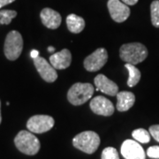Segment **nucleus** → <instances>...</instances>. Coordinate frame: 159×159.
<instances>
[{"label":"nucleus","mask_w":159,"mask_h":159,"mask_svg":"<svg viewBox=\"0 0 159 159\" xmlns=\"http://www.w3.org/2000/svg\"><path fill=\"white\" fill-rule=\"evenodd\" d=\"M1 121H2V117H1V102H0V124H1Z\"/></svg>","instance_id":"obj_28"},{"label":"nucleus","mask_w":159,"mask_h":159,"mask_svg":"<svg viewBox=\"0 0 159 159\" xmlns=\"http://www.w3.org/2000/svg\"><path fill=\"white\" fill-rule=\"evenodd\" d=\"M102 159H119V153L115 148H105L102 152Z\"/></svg>","instance_id":"obj_21"},{"label":"nucleus","mask_w":159,"mask_h":159,"mask_svg":"<svg viewBox=\"0 0 159 159\" xmlns=\"http://www.w3.org/2000/svg\"><path fill=\"white\" fill-rule=\"evenodd\" d=\"M23 49V39L18 31H11L6 35L4 51L9 60H16L20 56Z\"/></svg>","instance_id":"obj_5"},{"label":"nucleus","mask_w":159,"mask_h":159,"mask_svg":"<svg viewBox=\"0 0 159 159\" xmlns=\"http://www.w3.org/2000/svg\"><path fill=\"white\" fill-rule=\"evenodd\" d=\"M30 56H31L32 58H35V57H37L39 56V52L36 50H33V51H31V53H30Z\"/></svg>","instance_id":"obj_26"},{"label":"nucleus","mask_w":159,"mask_h":159,"mask_svg":"<svg viewBox=\"0 0 159 159\" xmlns=\"http://www.w3.org/2000/svg\"><path fill=\"white\" fill-rule=\"evenodd\" d=\"M89 106L91 111L97 115L109 117L114 113L113 103L104 97L99 96L93 98Z\"/></svg>","instance_id":"obj_11"},{"label":"nucleus","mask_w":159,"mask_h":159,"mask_svg":"<svg viewBox=\"0 0 159 159\" xmlns=\"http://www.w3.org/2000/svg\"><path fill=\"white\" fill-rule=\"evenodd\" d=\"M132 136L134 137V139L136 142H141V143H148V142H150L149 132L143 129V128H138V129L133 131Z\"/></svg>","instance_id":"obj_18"},{"label":"nucleus","mask_w":159,"mask_h":159,"mask_svg":"<svg viewBox=\"0 0 159 159\" xmlns=\"http://www.w3.org/2000/svg\"><path fill=\"white\" fill-rule=\"evenodd\" d=\"M34 64L40 76L47 82H54L57 79V74L56 69L51 66L44 57L38 56L34 58Z\"/></svg>","instance_id":"obj_9"},{"label":"nucleus","mask_w":159,"mask_h":159,"mask_svg":"<svg viewBox=\"0 0 159 159\" xmlns=\"http://www.w3.org/2000/svg\"><path fill=\"white\" fill-rule=\"evenodd\" d=\"M147 155L151 158H159V146L149 147L147 150Z\"/></svg>","instance_id":"obj_22"},{"label":"nucleus","mask_w":159,"mask_h":159,"mask_svg":"<svg viewBox=\"0 0 159 159\" xmlns=\"http://www.w3.org/2000/svg\"><path fill=\"white\" fill-rule=\"evenodd\" d=\"M121 154L125 159H145L144 149L136 141L125 140L121 146Z\"/></svg>","instance_id":"obj_10"},{"label":"nucleus","mask_w":159,"mask_h":159,"mask_svg":"<svg viewBox=\"0 0 159 159\" xmlns=\"http://www.w3.org/2000/svg\"><path fill=\"white\" fill-rule=\"evenodd\" d=\"M40 17L43 24L50 29H57L61 24V16L57 11L51 8H44L41 11Z\"/></svg>","instance_id":"obj_14"},{"label":"nucleus","mask_w":159,"mask_h":159,"mask_svg":"<svg viewBox=\"0 0 159 159\" xmlns=\"http://www.w3.org/2000/svg\"><path fill=\"white\" fill-rule=\"evenodd\" d=\"M95 89L90 83L78 82L70 88L67 93V99L73 105H81L90 99Z\"/></svg>","instance_id":"obj_4"},{"label":"nucleus","mask_w":159,"mask_h":159,"mask_svg":"<svg viewBox=\"0 0 159 159\" xmlns=\"http://www.w3.org/2000/svg\"><path fill=\"white\" fill-rule=\"evenodd\" d=\"M120 58L126 64L135 66L146 59L148 57V50L140 43H125L119 50Z\"/></svg>","instance_id":"obj_1"},{"label":"nucleus","mask_w":159,"mask_h":159,"mask_svg":"<svg viewBox=\"0 0 159 159\" xmlns=\"http://www.w3.org/2000/svg\"><path fill=\"white\" fill-rule=\"evenodd\" d=\"M17 12L13 10H1L0 11V25H8L16 17Z\"/></svg>","instance_id":"obj_19"},{"label":"nucleus","mask_w":159,"mask_h":159,"mask_svg":"<svg viewBox=\"0 0 159 159\" xmlns=\"http://www.w3.org/2000/svg\"><path fill=\"white\" fill-rule=\"evenodd\" d=\"M122 2L127 6H134L135 4H137L138 0H122Z\"/></svg>","instance_id":"obj_25"},{"label":"nucleus","mask_w":159,"mask_h":159,"mask_svg":"<svg viewBox=\"0 0 159 159\" xmlns=\"http://www.w3.org/2000/svg\"><path fill=\"white\" fill-rule=\"evenodd\" d=\"M125 67H126V69L128 70V73H129V78L127 80V85L131 88L134 87L138 84V82L141 80V76H142L141 72L134 65H131V64H125Z\"/></svg>","instance_id":"obj_17"},{"label":"nucleus","mask_w":159,"mask_h":159,"mask_svg":"<svg viewBox=\"0 0 159 159\" xmlns=\"http://www.w3.org/2000/svg\"><path fill=\"white\" fill-rule=\"evenodd\" d=\"M14 143L20 152L29 156H34L38 153L41 147L37 137L29 131H20L15 137Z\"/></svg>","instance_id":"obj_2"},{"label":"nucleus","mask_w":159,"mask_h":159,"mask_svg":"<svg viewBox=\"0 0 159 159\" xmlns=\"http://www.w3.org/2000/svg\"><path fill=\"white\" fill-rule=\"evenodd\" d=\"M73 145L82 152L93 154L100 145V137L93 131H85L74 137Z\"/></svg>","instance_id":"obj_3"},{"label":"nucleus","mask_w":159,"mask_h":159,"mask_svg":"<svg viewBox=\"0 0 159 159\" xmlns=\"http://www.w3.org/2000/svg\"><path fill=\"white\" fill-rule=\"evenodd\" d=\"M148 132L150 135L153 137L157 142H159V125H151L148 129Z\"/></svg>","instance_id":"obj_23"},{"label":"nucleus","mask_w":159,"mask_h":159,"mask_svg":"<svg viewBox=\"0 0 159 159\" xmlns=\"http://www.w3.org/2000/svg\"><path fill=\"white\" fill-rule=\"evenodd\" d=\"M15 0H0V8H2L3 6H7L9 4H11L12 2H14Z\"/></svg>","instance_id":"obj_24"},{"label":"nucleus","mask_w":159,"mask_h":159,"mask_svg":"<svg viewBox=\"0 0 159 159\" xmlns=\"http://www.w3.org/2000/svg\"><path fill=\"white\" fill-rule=\"evenodd\" d=\"M66 25L70 32L79 34L85 28V20L76 14H69L66 18Z\"/></svg>","instance_id":"obj_16"},{"label":"nucleus","mask_w":159,"mask_h":159,"mask_svg":"<svg viewBox=\"0 0 159 159\" xmlns=\"http://www.w3.org/2000/svg\"><path fill=\"white\" fill-rule=\"evenodd\" d=\"M135 102V96L129 91H121L117 94V109L119 111H128Z\"/></svg>","instance_id":"obj_15"},{"label":"nucleus","mask_w":159,"mask_h":159,"mask_svg":"<svg viewBox=\"0 0 159 159\" xmlns=\"http://www.w3.org/2000/svg\"><path fill=\"white\" fill-rule=\"evenodd\" d=\"M108 60V53L104 48H99L84 60V67L89 72H97L102 68Z\"/></svg>","instance_id":"obj_7"},{"label":"nucleus","mask_w":159,"mask_h":159,"mask_svg":"<svg viewBox=\"0 0 159 159\" xmlns=\"http://www.w3.org/2000/svg\"><path fill=\"white\" fill-rule=\"evenodd\" d=\"M151 22L156 28H159V0H155L150 6Z\"/></svg>","instance_id":"obj_20"},{"label":"nucleus","mask_w":159,"mask_h":159,"mask_svg":"<svg viewBox=\"0 0 159 159\" xmlns=\"http://www.w3.org/2000/svg\"><path fill=\"white\" fill-rule=\"evenodd\" d=\"M107 6L111 17L116 22H124L130 15V9L128 6L119 0H109Z\"/></svg>","instance_id":"obj_8"},{"label":"nucleus","mask_w":159,"mask_h":159,"mask_svg":"<svg viewBox=\"0 0 159 159\" xmlns=\"http://www.w3.org/2000/svg\"><path fill=\"white\" fill-rule=\"evenodd\" d=\"M48 51H50V52H54V51H55V49H54V47H52V46H49Z\"/></svg>","instance_id":"obj_27"},{"label":"nucleus","mask_w":159,"mask_h":159,"mask_svg":"<svg viewBox=\"0 0 159 159\" xmlns=\"http://www.w3.org/2000/svg\"><path fill=\"white\" fill-rule=\"evenodd\" d=\"M54 124V119L49 115H34L28 120L27 127L31 133L43 134L51 130Z\"/></svg>","instance_id":"obj_6"},{"label":"nucleus","mask_w":159,"mask_h":159,"mask_svg":"<svg viewBox=\"0 0 159 159\" xmlns=\"http://www.w3.org/2000/svg\"><path fill=\"white\" fill-rule=\"evenodd\" d=\"M94 81L97 87V90H100L102 93L111 97L117 96V94L119 93L118 85L103 74H98L95 78Z\"/></svg>","instance_id":"obj_13"},{"label":"nucleus","mask_w":159,"mask_h":159,"mask_svg":"<svg viewBox=\"0 0 159 159\" xmlns=\"http://www.w3.org/2000/svg\"><path fill=\"white\" fill-rule=\"evenodd\" d=\"M72 62V54L67 49L55 52L50 57V63L56 70H63L70 66Z\"/></svg>","instance_id":"obj_12"}]
</instances>
